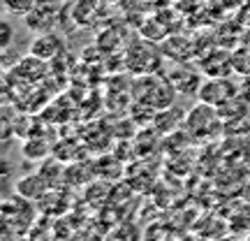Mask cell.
<instances>
[{
    "label": "cell",
    "instance_id": "cell-6",
    "mask_svg": "<svg viewBox=\"0 0 250 241\" xmlns=\"http://www.w3.org/2000/svg\"><path fill=\"white\" fill-rule=\"evenodd\" d=\"M46 153H49V149H46L44 142L28 139V142L23 144V155H26V158H44Z\"/></svg>",
    "mask_w": 250,
    "mask_h": 241
},
{
    "label": "cell",
    "instance_id": "cell-8",
    "mask_svg": "<svg viewBox=\"0 0 250 241\" xmlns=\"http://www.w3.org/2000/svg\"><path fill=\"white\" fill-rule=\"evenodd\" d=\"M248 63H250V56H248Z\"/></svg>",
    "mask_w": 250,
    "mask_h": 241
},
{
    "label": "cell",
    "instance_id": "cell-7",
    "mask_svg": "<svg viewBox=\"0 0 250 241\" xmlns=\"http://www.w3.org/2000/svg\"><path fill=\"white\" fill-rule=\"evenodd\" d=\"M12 40H14V26H12V21L2 19V21H0V46L7 51L9 44H12Z\"/></svg>",
    "mask_w": 250,
    "mask_h": 241
},
{
    "label": "cell",
    "instance_id": "cell-1",
    "mask_svg": "<svg viewBox=\"0 0 250 241\" xmlns=\"http://www.w3.org/2000/svg\"><path fill=\"white\" fill-rule=\"evenodd\" d=\"M183 128H186L192 137H204L206 139V137L215 134V130L223 128V116H220L218 107L206 105V102L199 100V105L192 107L186 116H183Z\"/></svg>",
    "mask_w": 250,
    "mask_h": 241
},
{
    "label": "cell",
    "instance_id": "cell-3",
    "mask_svg": "<svg viewBox=\"0 0 250 241\" xmlns=\"http://www.w3.org/2000/svg\"><path fill=\"white\" fill-rule=\"evenodd\" d=\"M62 40L56 33H42V35H37L33 42H30V49H28V54L37 56V58H42V61H51L56 56L62 54Z\"/></svg>",
    "mask_w": 250,
    "mask_h": 241
},
{
    "label": "cell",
    "instance_id": "cell-4",
    "mask_svg": "<svg viewBox=\"0 0 250 241\" xmlns=\"http://www.w3.org/2000/svg\"><path fill=\"white\" fill-rule=\"evenodd\" d=\"M49 188L51 186L46 183V179L40 172H37V174H28V176L17 181V193L23 195L26 199H30V202H40V199L49 193Z\"/></svg>",
    "mask_w": 250,
    "mask_h": 241
},
{
    "label": "cell",
    "instance_id": "cell-5",
    "mask_svg": "<svg viewBox=\"0 0 250 241\" xmlns=\"http://www.w3.org/2000/svg\"><path fill=\"white\" fill-rule=\"evenodd\" d=\"M37 0H5V9L9 14H17V17H28L33 9H35Z\"/></svg>",
    "mask_w": 250,
    "mask_h": 241
},
{
    "label": "cell",
    "instance_id": "cell-2",
    "mask_svg": "<svg viewBox=\"0 0 250 241\" xmlns=\"http://www.w3.org/2000/svg\"><path fill=\"white\" fill-rule=\"evenodd\" d=\"M197 95H199V100L206 102V105L220 107L227 100H232L239 95V86H236L232 79H227V77H208L206 81H202Z\"/></svg>",
    "mask_w": 250,
    "mask_h": 241
}]
</instances>
